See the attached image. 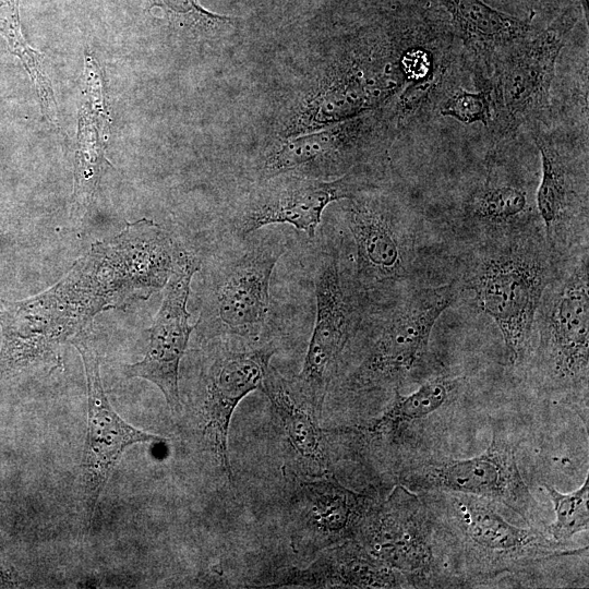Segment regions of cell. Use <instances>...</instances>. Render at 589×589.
<instances>
[{"label":"cell","instance_id":"1","mask_svg":"<svg viewBox=\"0 0 589 589\" xmlns=\"http://www.w3.org/2000/svg\"><path fill=\"white\" fill-rule=\"evenodd\" d=\"M420 494L462 587L489 585L502 576L533 577L550 563L588 554L587 546L570 548L545 529L512 524L493 501L449 492Z\"/></svg>","mask_w":589,"mask_h":589},{"label":"cell","instance_id":"2","mask_svg":"<svg viewBox=\"0 0 589 589\" xmlns=\"http://www.w3.org/2000/svg\"><path fill=\"white\" fill-rule=\"evenodd\" d=\"M534 226L491 236L464 277L478 306L498 327L507 361L529 360L542 296L557 272L555 254Z\"/></svg>","mask_w":589,"mask_h":589},{"label":"cell","instance_id":"3","mask_svg":"<svg viewBox=\"0 0 589 589\" xmlns=\"http://www.w3.org/2000/svg\"><path fill=\"white\" fill-rule=\"evenodd\" d=\"M588 249L546 287L533 324L529 360L542 386L588 425ZM528 360V361H529Z\"/></svg>","mask_w":589,"mask_h":589},{"label":"cell","instance_id":"4","mask_svg":"<svg viewBox=\"0 0 589 589\" xmlns=\"http://www.w3.org/2000/svg\"><path fill=\"white\" fill-rule=\"evenodd\" d=\"M354 540L405 575L411 588L462 587L432 510L420 493L401 483L383 501L372 503Z\"/></svg>","mask_w":589,"mask_h":589},{"label":"cell","instance_id":"5","mask_svg":"<svg viewBox=\"0 0 589 589\" xmlns=\"http://www.w3.org/2000/svg\"><path fill=\"white\" fill-rule=\"evenodd\" d=\"M575 5L565 8L537 34L509 48L495 63L492 127L497 141H514L518 133L548 124L556 62L578 21Z\"/></svg>","mask_w":589,"mask_h":589},{"label":"cell","instance_id":"6","mask_svg":"<svg viewBox=\"0 0 589 589\" xmlns=\"http://www.w3.org/2000/svg\"><path fill=\"white\" fill-rule=\"evenodd\" d=\"M456 283L417 288L401 299L377 326L348 377L353 392L399 390L419 369L433 327L456 301Z\"/></svg>","mask_w":589,"mask_h":589},{"label":"cell","instance_id":"7","mask_svg":"<svg viewBox=\"0 0 589 589\" xmlns=\"http://www.w3.org/2000/svg\"><path fill=\"white\" fill-rule=\"evenodd\" d=\"M488 448L470 458L421 456L406 462L399 479L408 489L483 497L503 505L533 525L539 505L526 484L516 459V445L504 424L492 420Z\"/></svg>","mask_w":589,"mask_h":589},{"label":"cell","instance_id":"8","mask_svg":"<svg viewBox=\"0 0 589 589\" xmlns=\"http://www.w3.org/2000/svg\"><path fill=\"white\" fill-rule=\"evenodd\" d=\"M530 132L541 159L536 208L556 255L578 232L588 236V135L558 133L545 124Z\"/></svg>","mask_w":589,"mask_h":589},{"label":"cell","instance_id":"9","mask_svg":"<svg viewBox=\"0 0 589 589\" xmlns=\"http://www.w3.org/2000/svg\"><path fill=\"white\" fill-rule=\"evenodd\" d=\"M94 316L59 280L22 301H3L0 380L31 366L58 364L59 347L88 329Z\"/></svg>","mask_w":589,"mask_h":589},{"label":"cell","instance_id":"10","mask_svg":"<svg viewBox=\"0 0 589 589\" xmlns=\"http://www.w3.org/2000/svg\"><path fill=\"white\" fill-rule=\"evenodd\" d=\"M344 215L364 284L388 288L406 281L417 251L405 206L389 194L369 188L346 200Z\"/></svg>","mask_w":589,"mask_h":589},{"label":"cell","instance_id":"11","mask_svg":"<svg viewBox=\"0 0 589 589\" xmlns=\"http://www.w3.org/2000/svg\"><path fill=\"white\" fill-rule=\"evenodd\" d=\"M393 135L383 110L376 109L316 132L283 139L265 156L261 180L285 172L342 176L382 152Z\"/></svg>","mask_w":589,"mask_h":589},{"label":"cell","instance_id":"12","mask_svg":"<svg viewBox=\"0 0 589 589\" xmlns=\"http://www.w3.org/2000/svg\"><path fill=\"white\" fill-rule=\"evenodd\" d=\"M88 255L117 308L145 300L164 288L180 257L169 235L145 218L95 243Z\"/></svg>","mask_w":589,"mask_h":589},{"label":"cell","instance_id":"13","mask_svg":"<svg viewBox=\"0 0 589 589\" xmlns=\"http://www.w3.org/2000/svg\"><path fill=\"white\" fill-rule=\"evenodd\" d=\"M261 181L238 212L236 224L242 236L267 225L289 224L313 237L327 205L371 187L365 177L352 170L330 181L293 172Z\"/></svg>","mask_w":589,"mask_h":589},{"label":"cell","instance_id":"14","mask_svg":"<svg viewBox=\"0 0 589 589\" xmlns=\"http://www.w3.org/2000/svg\"><path fill=\"white\" fill-rule=\"evenodd\" d=\"M80 352L87 385V436L84 457L85 504L88 522L122 454L136 443H163L165 438L134 428L112 408L103 386L98 352L87 333L70 341Z\"/></svg>","mask_w":589,"mask_h":589},{"label":"cell","instance_id":"15","mask_svg":"<svg viewBox=\"0 0 589 589\" xmlns=\"http://www.w3.org/2000/svg\"><path fill=\"white\" fill-rule=\"evenodd\" d=\"M316 314L302 370L298 396L320 419L330 381L353 328V310L333 256L320 264L315 277Z\"/></svg>","mask_w":589,"mask_h":589},{"label":"cell","instance_id":"16","mask_svg":"<svg viewBox=\"0 0 589 589\" xmlns=\"http://www.w3.org/2000/svg\"><path fill=\"white\" fill-rule=\"evenodd\" d=\"M200 268L199 261L181 255L166 284L161 305L149 328L144 358L124 366L127 377H139L155 384L173 413L181 410L179 365L190 335L196 324L189 323L187 303L191 280Z\"/></svg>","mask_w":589,"mask_h":589},{"label":"cell","instance_id":"17","mask_svg":"<svg viewBox=\"0 0 589 589\" xmlns=\"http://www.w3.org/2000/svg\"><path fill=\"white\" fill-rule=\"evenodd\" d=\"M374 500L326 473L296 480L289 500L291 545L301 554L320 552L354 539Z\"/></svg>","mask_w":589,"mask_h":589},{"label":"cell","instance_id":"18","mask_svg":"<svg viewBox=\"0 0 589 589\" xmlns=\"http://www.w3.org/2000/svg\"><path fill=\"white\" fill-rule=\"evenodd\" d=\"M274 352L268 345L223 350L206 372L203 434L229 481H232V469L228 433L232 413L248 394L261 389Z\"/></svg>","mask_w":589,"mask_h":589},{"label":"cell","instance_id":"19","mask_svg":"<svg viewBox=\"0 0 589 589\" xmlns=\"http://www.w3.org/2000/svg\"><path fill=\"white\" fill-rule=\"evenodd\" d=\"M536 189L521 168L506 166L495 148L484 176L462 200V216L491 236L530 227L538 216Z\"/></svg>","mask_w":589,"mask_h":589},{"label":"cell","instance_id":"20","mask_svg":"<svg viewBox=\"0 0 589 589\" xmlns=\"http://www.w3.org/2000/svg\"><path fill=\"white\" fill-rule=\"evenodd\" d=\"M284 249L259 244L228 267L217 296L221 323L241 337L259 335L269 309V283Z\"/></svg>","mask_w":589,"mask_h":589},{"label":"cell","instance_id":"21","mask_svg":"<svg viewBox=\"0 0 589 589\" xmlns=\"http://www.w3.org/2000/svg\"><path fill=\"white\" fill-rule=\"evenodd\" d=\"M472 75L490 79L498 59L531 34V17L519 19L482 0H442Z\"/></svg>","mask_w":589,"mask_h":589},{"label":"cell","instance_id":"22","mask_svg":"<svg viewBox=\"0 0 589 589\" xmlns=\"http://www.w3.org/2000/svg\"><path fill=\"white\" fill-rule=\"evenodd\" d=\"M272 585L306 588H411L405 575L375 558L354 539L322 550L308 567L289 569Z\"/></svg>","mask_w":589,"mask_h":589},{"label":"cell","instance_id":"23","mask_svg":"<svg viewBox=\"0 0 589 589\" xmlns=\"http://www.w3.org/2000/svg\"><path fill=\"white\" fill-rule=\"evenodd\" d=\"M465 380L450 375H435L423 382L414 392L404 395L394 392L386 409L369 422L347 429L366 436L370 441L394 444L407 436L419 434L436 413L446 410L458 397Z\"/></svg>","mask_w":589,"mask_h":589},{"label":"cell","instance_id":"24","mask_svg":"<svg viewBox=\"0 0 589 589\" xmlns=\"http://www.w3.org/2000/svg\"><path fill=\"white\" fill-rule=\"evenodd\" d=\"M261 390L271 400L288 444L303 470L312 477L330 473L326 430L318 425L314 411L269 366Z\"/></svg>","mask_w":589,"mask_h":589},{"label":"cell","instance_id":"25","mask_svg":"<svg viewBox=\"0 0 589 589\" xmlns=\"http://www.w3.org/2000/svg\"><path fill=\"white\" fill-rule=\"evenodd\" d=\"M0 34L7 39L11 52L23 62L38 91L41 108L49 116L50 106L55 107L52 91L43 69L40 53L27 45L22 34L17 0H0Z\"/></svg>","mask_w":589,"mask_h":589},{"label":"cell","instance_id":"26","mask_svg":"<svg viewBox=\"0 0 589 589\" xmlns=\"http://www.w3.org/2000/svg\"><path fill=\"white\" fill-rule=\"evenodd\" d=\"M553 504L555 519L545 531L556 541L568 543L573 537L589 527V478L572 493H562L550 484H543Z\"/></svg>","mask_w":589,"mask_h":589},{"label":"cell","instance_id":"27","mask_svg":"<svg viewBox=\"0 0 589 589\" xmlns=\"http://www.w3.org/2000/svg\"><path fill=\"white\" fill-rule=\"evenodd\" d=\"M477 91L454 89L440 105L438 113L461 123L491 125L494 118L493 87L490 79L472 75Z\"/></svg>","mask_w":589,"mask_h":589},{"label":"cell","instance_id":"28","mask_svg":"<svg viewBox=\"0 0 589 589\" xmlns=\"http://www.w3.org/2000/svg\"><path fill=\"white\" fill-rule=\"evenodd\" d=\"M172 17L204 29H217L230 24L231 20L203 9L196 0H152Z\"/></svg>","mask_w":589,"mask_h":589},{"label":"cell","instance_id":"29","mask_svg":"<svg viewBox=\"0 0 589 589\" xmlns=\"http://www.w3.org/2000/svg\"><path fill=\"white\" fill-rule=\"evenodd\" d=\"M580 2V5H581V11H582V14L585 16V20L586 22H588V16H589V13H588V0H579Z\"/></svg>","mask_w":589,"mask_h":589},{"label":"cell","instance_id":"30","mask_svg":"<svg viewBox=\"0 0 589 589\" xmlns=\"http://www.w3.org/2000/svg\"><path fill=\"white\" fill-rule=\"evenodd\" d=\"M1 309H2V300H0V312H1Z\"/></svg>","mask_w":589,"mask_h":589},{"label":"cell","instance_id":"31","mask_svg":"<svg viewBox=\"0 0 589 589\" xmlns=\"http://www.w3.org/2000/svg\"><path fill=\"white\" fill-rule=\"evenodd\" d=\"M0 244H1V237H0Z\"/></svg>","mask_w":589,"mask_h":589}]
</instances>
